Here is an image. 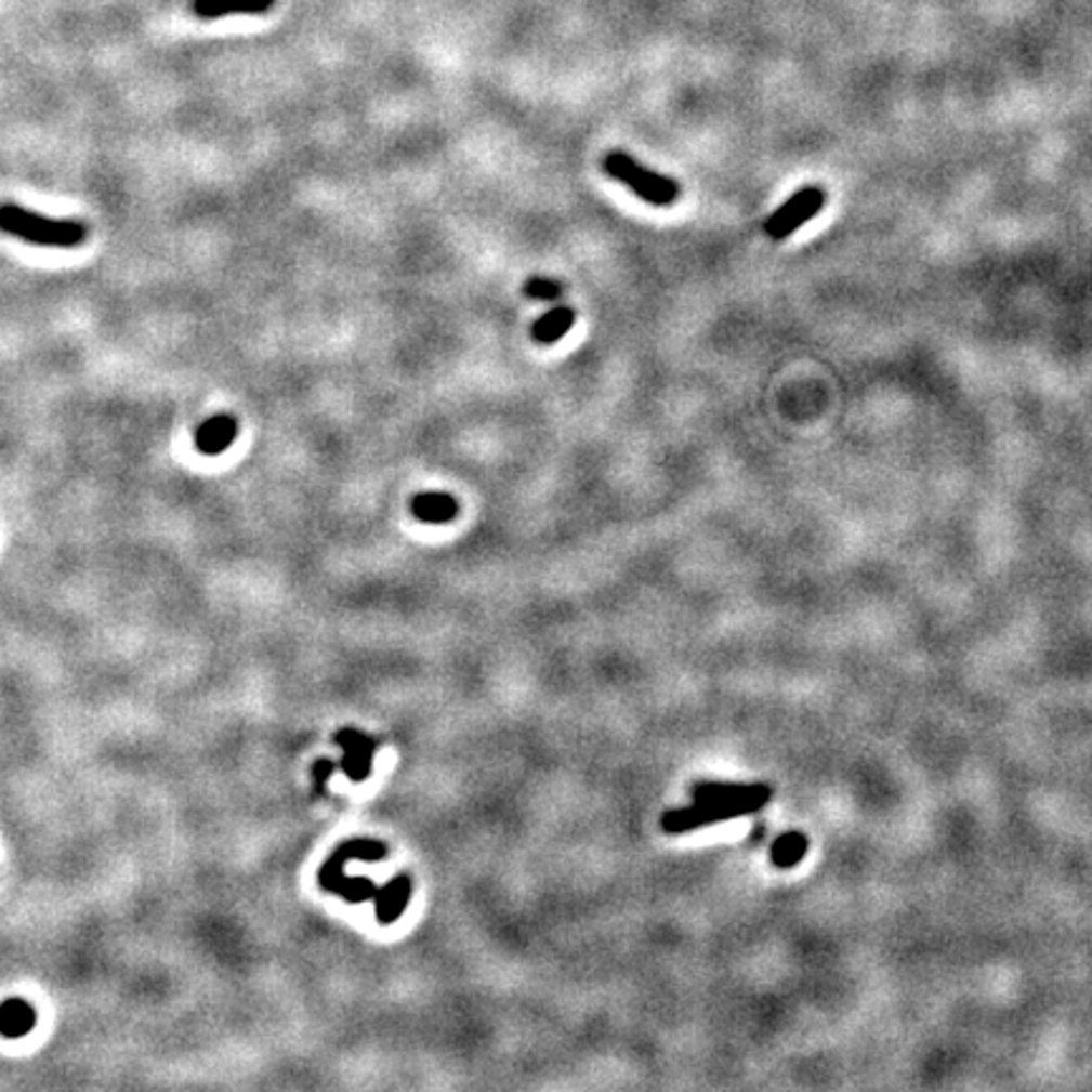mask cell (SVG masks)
Returning a JSON list of instances; mask_svg holds the SVG:
<instances>
[{
    "label": "cell",
    "instance_id": "1",
    "mask_svg": "<svg viewBox=\"0 0 1092 1092\" xmlns=\"http://www.w3.org/2000/svg\"><path fill=\"white\" fill-rule=\"evenodd\" d=\"M772 800L769 787H726L708 785L696 789V807L690 812H675L666 817L670 832H683L688 827L715 823V819L739 817L744 812H754Z\"/></svg>",
    "mask_w": 1092,
    "mask_h": 1092
},
{
    "label": "cell",
    "instance_id": "2",
    "mask_svg": "<svg viewBox=\"0 0 1092 1092\" xmlns=\"http://www.w3.org/2000/svg\"><path fill=\"white\" fill-rule=\"evenodd\" d=\"M0 231L21 240H28L34 246L47 248H77L89 236L87 223L47 218L21 206H13V202L0 206Z\"/></svg>",
    "mask_w": 1092,
    "mask_h": 1092
},
{
    "label": "cell",
    "instance_id": "3",
    "mask_svg": "<svg viewBox=\"0 0 1092 1092\" xmlns=\"http://www.w3.org/2000/svg\"><path fill=\"white\" fill-rule=\"evenodd\" d=\"M602 170H605L609 177H615L617 183H622L628 190L635 193L640 200H645L647 206L670 208L675 206L677 198H681V185H677L673 177L647 170L645 165H640L635 157H630L628 153L605 155L602 157Z\"/></svg>",
    "mask_w": 1092,
    "mask_h": 1092
},
{
    "label": "cell",
    "instance_id": "4",
    "mask_svg": "<svg viewBox=\"0 0 1092 1092\" xmlns=\"http://www.w3.org/2000/svg\"><path fill=\"white\" fill-rule=\"evenodd\" d=\"M825 208V193L819 187H802L800 193H794L785 206H779L774 213L764 221V233L772 240H785L802 228L804 223H810L819 210Z\"/></svg>",
    "mask_w": 1092,
    "mask_h": 1092
},
{
    "label": "cell",
    "instance_id": "5",
    "mask_svg": "<svg viewBox=\"0 0 1092 1092\" xmlns=\"http://www.w3.org/2000/svg\"><path fill=\"white\" fill-rule=\"evenodd\" d=\"M337 744L344 749L342 769L346 777L352 781H361L365 777H370L374 754V741L370 736L354 732V728H342V732L337 734Z\"/></svg>",
    "mask_w": 1092,
    "mask_h": 1092
},
{
    "label": "cell",
    "instance_id": "6",
    "mask_svg": "<svg viewBox=\"0 0 1092 1092\" xmlns=\"http://www.w3.org/2000/svg\"><path fill=\"white\" fill-rule=\"evenodd\" d=\"M387 855V847L382 842L372 840H350L344 845H339L327 863L321 865L319 870V885L327 883V880L342 876L344 865L350 860H382Z\"/></svg>",
    "mask_w": 1092,
    "mask_h": 1092
},
{
    "label": "cell",
    "instance_id": "7",
    "mask_svg": "<svg viewBox=\"0 0 1092 1092\" xmlns=\"http://www.w3.org/2000/svg\"><path fill=\"white\" fill-rule=\"evenodd\" d=\"M36 1022H39V1014L31 1001L18 997L0 1001V1037L21 1039L31 1035Z\"/></svg>",
    "mask_w": 1092,
    "mask_h": 1092
},
{
    "label": "cell",
    "instance_id": "8",
    "mask_svg": "<svg viewBox=\"0 0 1092 1092\" xmlns=\"http://www.w3.org/2000/svg\"><path fill=\"white\" fill-rule=\"evenodd\" d=\"M236 435H238L236 418L215 416L210 418L208 423H202L198 435H195V448H198L202 456H221L223 450H228L233 446Z\"/></svg>",
    "mask_w": 1092,
    "mask_h": 1092
},
{
    "label": "cell",
    "instance_id": "9",
    "mask_svg": "<svg viewBox=\"0 0 1092 1092\" xmlns=\"http://www.w3.org/2000/svg\"><path fill=\"white\" fill-rule=\"evenodd\" d=\"M410 511H412V516L418 518V522H425V524H448V522H453V518L458 516V511H461V506H458V501L450 494L427 491V494H418L416 499H412Z\"/></svg>",
    "mask_w": 1092,
    "mask_h": 1092
},
{
    "label": "cell",
    "instance_id": "10",
    "mask_svg": "<svg viewBox=\"0 0 1092 1092\" xmlns=\"http://www.w3.org/2000/svg\"><path fill=\"white\" fill-rule=\"evenodd\" d=\"M274 9V0H193L195 16L200 18H221V16H261Z\"/></svg>",
    "mask_w": 1092,
    "mask_h": 1092
},
{
    "label": "cell",
    "instance_id": "11",
    "mask_svg": "<svg viewBox=\"0 0 1092 1092\" xmlns=\"http://www.w3.org/2000/svg\"><path fill=\"white\" fill-rule=\"evenodd\" d=\"M575 319H577V314L571 306L549 308L544 316H539V319L534 321V327H531L534 342H539L544 346L556 344L562 337L569 334L571 327H575Z\"/></svg>",
    "mask_w": 1092,
    "mask_h": 1092
},
{
    "label": "cell",
    "instance_id": "12",
    "mask_svg": "<svg viewBox=\"0 0 1092 1092\" xmlns=\"http://www.w3.org/2000/svg\"><path fill=\"white\" fill-rule=\"evenodd\" d=\"M410 900V880L395 878L385 891H378V921L393 923Z\"/></svg>",
    "mask_w": 1092,
    "mask_h": 1092
},
{
    "label": "cell",
    "instance_id": "13",
    "mask_svg": "<svg viewBox=\"0 0 1092 1092\" xmlns=\"http://www.w3.org/2000/svg\"><path fill=\"white\" fill-rule=\"evenodd\" d=\"M807 850H810V840L804 838L802 832H787V834H781V838L772 845V863L777 865V868L789 870L804 860Z\"/></svg>",
    "mask_w": 1092,
    "mask_h": 1092
},
{
    "label": "cell",
    "instance_id": "14",
    "mask_svg": "<svg viewBox=\"0 0 1092 1092\" xmlns=\"http://www.w3.org/2000/svg\"><path fill=\"white\" fill-rule=\"evenodd\" d=\"M562 293H564V289L556 278L534 276L524 284V297H529L534 301H544V304H554V301H560Z\"/></svg>",
    "mask_w": 1092,
    "mask_h": 1092
},
{
    "label": "cell",
    "instance_id": "15",
    "mask_svg": "<svg viewBox=\"0 0 1092 1092\" xmlns=\"http://www.w3.org/2000/svg\"><path fill=\"white\" fill-rule=\"evenodd\" d=\"M331 774H334V764L327 762H316L314 764V769H312V779H314V794H321L324 792V787H327V781Z\"/></svg>",
    "mask_w": 1092,
    "mask_h": 1092
}]
</instances>
